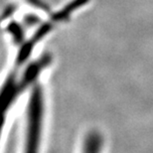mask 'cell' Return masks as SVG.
Instances as JSON below:
<instances>
[{
    "instance_id": "cell-1",
    "label": "cell",
    "mask_w": 153,
    "mask_h": 153,
    "mask_svg": "<svg viewBox=\"0 0 153 153\" xmlns=\"http://www.w3.org/2000/svg\"><path fill=\"white\" fill-rule=\"evenodd\" d=\"M43 118V94L37 85L33 90L28 106V131H27V149L28 152L38 150L41 135Z\"/></svg>"
},
{
    "instance_id": "cell-2",
    "label": "cell",
    "mask_w": 153,
    "mask_h": 153,
    "mask_svg": "<svg viewBox=\"0 0 153 153\" xmlns=\"http://www.w3.org/2000/svg\"><path fill=\"white\" fill-rule=\"evenodd\" d=\"M24 88L21 87L14 75H10L0 90V114L4 112L13 103L16 97L22 93Z\"/></svg>"
},
{
    "instance_id": "cell-3",
    "label": "cell",
    "mask_w": 153,
    "mask_h": 153,
    "mask_svg": "<svg viewBox=\"0 0 153 153\" xmlns=\"http://www.w3.org/2000/svg\"><path fill=\"white\" fill-rule=\"evenodd\" d=\"M51 29H52V24L50 23L44 24V25H42L40 28H38L37 31L35 32V34L33 35L28 41H26L22 45V47L20 48L19 53L17 55L16 63L18 65H21V64H23L24 62H26V60L28 59L29 56L32 53L33 48L37 45V43L39 41H41V40L51 31Z\"/></svg>"
},
{
    "instance_id": "cell-4",
    "label": "cell",
    "mask_w": 153,
    "mask_h": 153,
    "mask_svg": "<svg viewBox=\"0 0 153 153\" xmlns=\"http://www.w3.org/2000/svg\"><path fill=\"white\" fill-rule=\"evenodd\" d=\"M50 62H51V57L48 56V55H45V56L41 57L39 60L36 61V62L30 64V65L27 67V69L25 70L22 79H21V81H20L21 87L25 90L29 85H31L32 82L37 79L40 72L44 68H46Z\"/></svg>"
},
{
    "instance_id": "cell-5",
    "label": "cell",
    "mask_w": 153,
    "mask_h": 153,
    "mask_svg": "<svg viewBox=\"0 0 153 153\" xmlns=\"http://www.w3.org/2000/svg\"><path fill=\"white\" fill-rule=\"evenodd\" d=\"M88 1V0H73L69 3L68 5L65 6L62 10L57 12L53 15L52 19L54 21H63V20H66L70 15H71L73 12H74L76 9H78L79 7H81L84 4H85Z\"/></svg>"
},
{
    "instance_id": "cell-6",
    "label": "cell",
    "mask_w": 153,
    "mask_h": 153,
    "mask_svg": "<svg viewBox=\"0 0 153 153\" xmlns=\"http://www.w3.org/2000/svg\"><path fill=\"white\" fill-rule=\"evenodd\" d=\"M7 30L12 34V37H13V40L16 44H21L22 42H24V32L22 27L19 24H17L16 22H12L8 25Z\"/></svg>"
},
{
    "instance_id": "cell-7",
    "label": "cell",
    "mask_w": 153,
    "mask_h": 153,
    "mask_svg": "<svg viewBox=\"0 0 153 153\" xmlns=\"http://www.w3.org/2000/svg\"><path fill=\"white\" fill-rule=\"evenodd\" d=\"M100 138L97 135H91L85 141V151H97L100 147Z\"/></svg>"
},
{
    "instance_id": "cell-8",
    "label": "cell",
    "mask_w": 153,
    "mask_h": 153,
    "mask_svg": "<svg viewBox=\"0 0 153 153\" xmlns=\"http://www.w3.org/2000/svg\"><path fill=\"white\" fill-rule=\"evenodd\" d=\"M39 21V18L37 16H33V15H29V16L25 17V22L28 24V25H33V24H36Z\"/></svg>"
},
{
    "instance_id": "cell-9",
    "label": "cell",
    "mask_w": 153,
    "mask_h": 153,
    "mask_svg": "<svg viewBox=\"0 0 153 153\" xmlns=\"http://www.w3.org/2000/svg\"><path fill=\"white\" fill-rule=\"evenodd\" d=\"M29 2L31 3V4L35 5L36 7H39V8H42V9H46V6L41 2V0H29Z\"/></svg>"
},
{
    "instance_id": "cell-10",
    "label": "cell",
    "mask_w": 153,
    "mask_h": 153,
    "mask_svg": "<svg viewBox=\"0 0 153 153\" xmlns=\"http://www.w3.org/2000/svg\"><path fill=\"white\" fill-rule=\"evenodd\" d=\"M3 125H4V114H0V134H1Z\"/></svg>"
}]
</instances>
